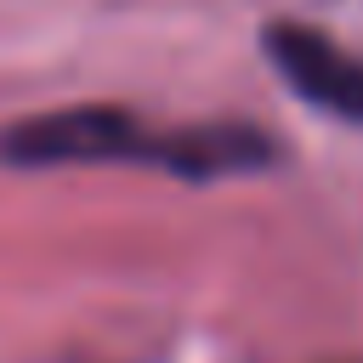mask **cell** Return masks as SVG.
Listing matches in <instances>:
<instances>
[{
	"instance_id": "cell-1",
	"label": "cell",
	"mask_w": 363,
	"mask_h": 363,
	"mask_svg": "<svg viewBox=\"0 0 363 363\" xmlns=\"http://www.w3.org/2000/svg\"><path fill=\"white\" fill-rule=\"evenodd\" d=\"M0 159L23 170L45 164H147L182 182L250 176L278 159L261 125L210 119V125H153L119 102H74L51 113H28L0 130Z\"/></svg>"
},
{
	"instance_id": "cell-2",
	"label": "cell",
	"mask_w": 363,
	"mask_h": 363,
	"mask_svg": "<svg viewBox=\"0 0 363 363\" xmlns=\"http://www.w3.org/2000/svg\"><path fill=\"white\" fill-rule=\"evenodd\" d=\"M261 45H267V62L284 74V85L301 102L323 108L329 119L363 125V57H352L335 34H323L312 23H267Z\"/></svg>"
}]
</instances>
